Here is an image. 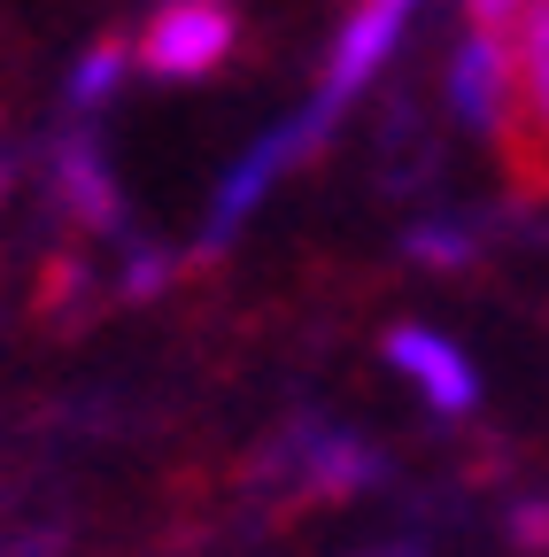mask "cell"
<instances>
[{
    "label": "cell",
    "instance_id": "277c9868",
    "mask_svg": "<svg viewBox=\"0 0 549 557\" xmlns=\"http://www.w3.org/2000/svg\"><path fill=\"white\" fill-rule=\"evenodd\" d=\"M387 364L395 372H410L419 380V395L434 403V410H472V395H479V380H472V364L457 357V348L441 341V333H426V325H395L387 333Z\"/></svg>",
    "mask_w": 549,
    "mask_h": 557
},
{
    "label": "cell",
    "instance_id": "ba28073f",
    "mask_svg": "<svg viewBox=\"0 0 549 557\" xmlns=\"http://www.w3.org/2000/svg\"><path fill=\"white\" fill-rule=\"evenodd\" d=\"M419 263H434V271H457V263H472V225H457V218H426V225H410V240H402Z\"/></svg>",
    "mask_w": 549,
    "mask_h": 557
},
{
    "label": "cell",
    "instance_id": "7a4b0ae2",
    "mask_svg": "<svg viewBox=\"0 0 549 557\" xmlns=\"http://www.w3.org/2000/svg\"><path fill=\"white\" fill-rule=\"evenodd\" d=\"M240 24L225 0H163V9L148 16L140 32V62H148V78H210V70L233 54Z\"/></svg>",
    "mask_w": 549,
    "mask_h": 557
},
{
    "label": "cell",
    "instance_id": "8fae6325",
    "mask_svg": "<svg viewBox=\"0 0 549 557\" xmlns=\"http://www.w3.org/2000/svg\"><path fill=\"white\" fill-rule=\"evenodd\" d=\"M511 542H519V549H549V504H519Z\"/></svg>",
    "mask_w": 549,
    "mask_h": 557
},
{
    "label": "cell",
    "instance_id": "30bf717a",
    "mask_svg": "<svg viewBox=\"0 0 549 557\" xmlns=\"http://www.w3.org/2000/svg\"><path fill=\"white\" fill-rule=\"evenodd\" d=\"M464 16H472V32H488V39H503L519 16H526V0H464Z\"/></svg>",
    "mask_w": 549,
    "mask_h": 557
},
{
    "label": "cell",
    "instance_id": "5b68a950",
    "mask_svg": "<svg viewBox=\"0 0 549 557\" xmlns=\"http://www.w3.org/2000/svg\"><path fill=\"white\" fill-rule=\"evenodd\" d=\"M449 109H457L472 132H503V116H511V70H503V39L472 32V39L449 54Z\"/></svg>",
    "mask_w": 549,
    "mask_h": 557
},
{
    "label": "cell",
    "instance_id": "6da1fadb",
    "mask_svg": "<svg viewBox=\"0 0 549 557\" xmlns=\"http://www.w3.org/2000/svg\"><path fill=\"white\" fill-rule=\"evenodd\" d=\"M255 480L279 487V496L325 504V496H357V487H372L379 480V457H372V442L325 426V418H302V426H287L279 442L263 449Z\"/></svg>",
    "mask_w": 549,
    "mask_h": 557
},
{
    "label": "cell",
    "instance_id": "8992f818",
    "mask_svg": "<svg viewBox=\"0 0 549 557\" xmlns=\"http://www.w3.org/2000/svg\"><path fill=\"white\" fill-rule=\"evenodd\" d=\"M54 201H71V218H86V225H101V233L124 225V194H116V178H109V163H101V139H93V132H71V139L54 148Z\"/></svg>",
    "mask_w": 549,
    "mask_h": 557
},
{
    "label": "cell",
    "instance_id": "3957f363",
    "mask_svg": "<svg viewBox=\"0 0 549 557\" xmlns=\"http://www.w3.org/2000/svg\"><path fill=\"white\" fill-rule=\"evenodd\" d=\"M410 9H419V0H364V9L349 16V32H340L333 62H325V86H317V101L349 109V94L379 78V62H387V54H395V39L410 32Z\"/></svg>",
    "mask_w": 549,
    "mask_h": 557
},
{
    "label": "cell",
    "instance_id": "9c48e42d",
    "mask_svg": "<svg viewBox=\"0 0 549 557\" xmlns=\"http://www.w3.org/2000/svg\"><path fill=\"white\" fill-rule=\"evenodd\" d=\"M116 78H124V47L116 39H101L86 62H78V78H71V109L86 116V109H101L109 94H116Z\"/></svg>",
    "mask_w": 549,
    "mask_h": 557
},
{
    "label": "cell",
    "instance_id": "52a82bcc",
    "mask_svg": "<svg viewBox=\"0 0 549 557\" xmlns=\"http://www.w3.org/2000/svg\"><path fill=\"white\" fill-rule=\"evenodd\" d=\"M519 86H526V139L549 148V0H526L519 16Z\"/></svg>",
    "mask_w": 549,
    "mask_h": 557
},
{
    "label": "cell",
    "instance_id": "7c38bea8",
    "mask_svg": "<svg viewBox=\"0 0 549 557\" xmlns=\"http://www.w3.org/2000/svg\"><path fill=\"white\" fill-rule=\"evenodd\" d=\"M387 557H410V549H387Z\"/></svg>",
    "mask_w": 549,
    "mask_h": 557
}]
</instances>
